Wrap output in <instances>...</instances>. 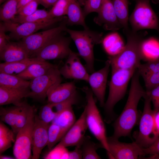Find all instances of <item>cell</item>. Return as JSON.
<instances>
[{
	"instance_id": "28",
	"label": "cell",
	"mask_w": 159,
	"mask_h": 159,
	"mask_svg": "<svg viewBox=\"0 0 159 159\" xmlns=\"http://www.w3.org/2000/svg\"><path fill=\"white\" fill-rule=\"evenodd\" d=\"M114 9L124 30L130 28L128 26L129 0H111Z\"/></svg>"
},
{
	"instance_id": "18",
	"label": "cell",
	"mask_w": 159,
	"mask_h": 159,
	"mask_svg": "<svg viewBox=\"0 0 159 159\" xmlns=\"http://www.w3.org/2000/svg\"><path fill=\"white\" fill-rule=\"evenodd\" d=\"M50 125L42 121L37 115H35L32 135V159H39L42 150L47 146L48 130Z\"/></svg>"
},
{
	"instance_id": "1",
	"label": "cell",
	"mask_w": 159,
	"mask_h": 159,
	"mask_svg": "<svg viewBox=\"0 0 159 159\" xmlns=\"http://www.w3.org/2000/svg\"><path fill=\"white\" fill-rule=\"evenodd\" d=\"M140 76L136 69L131 78L128 97L124 108L113 124L114 131L111 136L113 138L118 139L122 137L129 135L137 122L138 105L140 99L146 94V91L140 84Z\"/></svg>"
},
{
	"instance_id": "56",
	"label": "cell",
	"mask_w": 159,
	"mask_h": 159,
	"mask_svg": "<svg viewBox=\"0 0 159 159\" xmlns=\"http://www.w3.org/2000/svg\"><path fill=\"white\" fill-rule=\"evenodd\" d=\"M155 4L159 3V0H151Z\"/></svg>"
},
{
	"instance_id": "43",
	"label": "cell",
	"mask_w": 159,
	"mask_h": 159,
	"mask_svg": "<svg viewBox=\"0 0 159 159\" xmlns=\"http://www.w3.org/2000/svg\"><path fill=\"white\" fill-rule=\"evenodd\" d=\"M102 0H85L83 10L85 17L93 12L98 13Z\"/></svg>"
},
{
	"instance_id": "26",
	"label": "cell",
	"mask_w": 159,
	"mask_h": 159,
	"mask_svg": "<svg viewBox=\"0 0 159 159\" xmlns=\"http://www.w3.org/2000/svg\"><path fill=\"white\" fill-rule=\"evenodd\" d=\"M143 60L148 61L159 58V39L154 37L143 39L140 44Z\"/></svg>"
},
{
	"instance_id": "34",
	"label": "cell",
	"mask_w": 159,
	"mask_h": 159,
	"mask_svg": "<svg viewBox=\"0 0 159 159\" xmlns=\"http://www.w3.org/2000/svg\"><path fill=\"white\" fill-rule=\"evenodd\" d=\"M51 19L48 11L44 9H37L33 14L28 16L16 15L10 22L21 24L25 22H36Z\"/></svg>"
},
{
	"instance_id": "20",
	"label": "cell",
	"mask_w": 159,
	"mask_h": 159,
	"mask_svg": "<svg viewBox=\"0 0 159 159\" xmlns=\"http://www.w3.org/2000/svg\"><path fill=\"white\" fill-rule=\"evenodd\" d=\"M0 57L4 62H10L21 61L30 57L26 49L21 41L9 42L0 51Z\"/></svg>"
},
{
	"instance_id": "31",
	"label": "cell",
	"mask_w": 159,
	"mask_h": 159,
	"mask_svg": "<svg viewBox=\"0 0 159 159\" xmlns=\"http://www.w3.org/2000/svg\"><path fill=\"white\" fill-rule=\"evenodd\" d=\"M19 0H7L1 6L0 19L4 22H10L17 14Z\"/></svg>"
},
{
	"instance_id": "47",
	"label": "cell",
	"mask_w": 159,
	"mask_h": 159,
	"mask_svg": "<svg viewBox=\"0 0 159 159\" xmlns=\"http://www.w3.org/2000/svg\"><path fill=\"white\" fill-rule=\"evenodd\" d=\"M68 159H82V151L80 146H76L73 150L69 151Z\"/></svg>"
},
{
	"instance_id": "37",
	"label": "cell",
	"mask_w": 159,
	"mask_h": 159,
	"mask_svg": "<svg viewBox=\"0 0 159 159\" xmlns=\"http://www.w3.org/2000/svg\"><path fill=\"white\" fill-rule=\"evenodd\" d=\"M137 69L143 79L151 74L159 72V58L149 60L145 64H140Z\"/></svg>"
},
{
	"instance_id": "3",
	"label": "cell",
	"mask_w": 159,
	"mask_h": 159,
	"mask_svg": "<svg viewBox=\"0 0 159 159\" xmlns=\"http://www.w3.org/2000/svg\"><path fill=\"white\" fill-rule=\"evenodd\" d=\"M137 69H118L112 72L109 95L104 106L105 121L107 123L114 119V107L124 96L129 81Z\"/></svg>"
},
{
	"instance_id": "36",
	"label": "cell",
	"mask_w": 159,
	"mask_h": 159,
	"mask_svg": "<svg viewBox=\"0 0 159 159\" xmlns=\"http://www.w3.org/2000/svg\"><path fill=\"white\" fill-rule=\"evenodd\" d=\"M33 107L23 101L21 110L17 117L15 124L12 130L14 134L17 133L26 124L30 112Z\"/></svg>"
},
{
	"instance_id": "48",
	"label": "cell",
	"mask_w": 159,
	"mask_h": 159,
	"mask_svg": "<svg viewBox=\"0 0 159 159\" xmlns=\"http://www.w3.org/2000/svg\"><path fill=\"white\" fill-rule=\"evenodd\" d=\"M147 94L149 96L152 102H153L159 97V85L149 91H146Z\"/></svg>"
},
{
	"instance_id": "14",
	"label": "cell",
	"mask_w": 159,
	"mask_h": 159,
	"mask_svg": "<svg viewBox=\"0 0 159 159\" xmlns=\"http://www.w3.org/2000/svg\"><path fill=\"white\" fill-rule=\"evenodd\" d=\"M59 71L61 75L66 79L88 82V72L82 63L78 54L72 51Z\"/></svg>"
},
{
	"instance_id": "52",
	"label": "cell",
	"mask_w": 159,
	"mask_h": 159,
	"mask_svg": "<svg viewBox=\"0 0 159 159\" xmlns=\"http://www.w3.org/2000/svg\"><path fill=\"white\" fill-rule=\"evenodd\" d=\"M33 0H19L18 9Z\"/></svg>"
},
{
	"instance_id": "6",
	"label": "cell",
	"mask_w": 159,
	"mask_h": 159,
	"mask_svg": "<svg viewBox=\"0 0 159 159\" xmlns=\"http://www.w3.org/2000/svg\"><path fill=\"white\" fill-rule=\"evenodd\" d=\"M143 98L144 106L140 120L139 130L134 138L135 141L140 146L147 148L159 137V133L155 125L156 113L151 108V100L147 93Z\"/></svg>"
},
{
	"instance_id": "27",
	"label": "cell",
	"mask_w": 159,
	"mask_h": 159,
	"mask_svg": "<svg viewBox=\"0 0 159 159\" xmlns=\"http://www.w3.org/2000/svg\"><path fill=\"white\" fill-rule=\"evenodd\" d=\"M30 81L16 75L0 72V86L17 90L29 89Z\"/></svg>"
},
{
	"instance_id": "33",
	"label": "cell",
	"mask_w": 159,
	"mask_h": 159,
	"mask_svg": "<svg viewBox=\"0 0 159 159\" xmlns=\"http://www.w3.org/2000/svg\"><path fill=\"white\" fill-rule=\"evenodd\" d=\"M14 134L3 123H0V153L1 155L12 145L15 142Z\"/></svg>"
},
{
	"instance_id": "42",
	"label": "cell",
	"mask_w": 159,
	"mask_h": 159,
	"mask_svg": "<svg viewBox=\"0 0 159 159\" xmlns=\"http://www.w3.org/2000/svg\"><path fill=\"white\" fill-rule=\"evenodd\" d=\"M39 4V0H33L18 9L17 15L22 16L30 15L37 10Z\"/></svg>"
},
{
	"instance_id": "8",
	"label": "cell",
	"mask_w": 159,
	"mask_h": 159,
	"mask_svg": "<svg viewBox=\"0 0 159 159\" xmlns=\"http://www.w3.org/2000/svg\"><path fill=\"white\" fill-rule=\"evenodd\" d=\"M35 116V110L33 107L26 124L16 135L13 148V153L15 159L32 158V135Z\"/></svg>"
},
{
	"instance_id": "53",
	"label": "cell",
	"mask_w": 159,
	"mask_h": 159,
	"mask_svg": "<svg viewBox=\"0 0 159 159\" xmlns=\"http://www.w3.org/2000/svg\"><path fill=\"white\" fill-rule=\"evenodd\" d=\"M15 158H14L12 157L6 155H1L0 156V159H13Z\"/></svg>"
},
{
	"instance_id": "57",
	"label": "cell",
	"mask_w": 159,
	"mask_h": 159,
	"mask_svg": "<svg viewBox=\"0 0 159 159\" xmlns=\"http://www.w3.org/2000/svg\"><path fill=\"white\" fill-rule=\"evenodd\" d=\"M7 0H0V4L5 2Z\"/></svg>"
},
{
	"instance_id": "22",
	"label": "cell",
	"mask_w": 159,
	"mask_h": 159,
	"mask_svg": "<svg viewBox=\"0 0 159 159\" xmlns=\"http://www.w3.org/2000/svg\"><path fill=\"white\" fill-rule=\"evenodd\" d=\"M101 43L104 49L109 56H115L120 53L125 45L121 36L115 31L103 37Z\"/></svg>"
},
{
	"instance_id": "54",
	"label": "cell",
	"mask_w": 159,
	"mask_h": 159,
	"mask_svg": "<svg viewBox=\"0 0 159 159\" xmlns=\"http://www.w3.org/2000/svg\"><path fill=\"white\" fill-rule=\"evenodd\" d=\"M80 6H84L85 2V0H77Z\"/></svg>"
},
{
	"instance_id": "12",
	"label": "cell",
	"mask_w": 159,
	"mask_h": 159,
	"mask_svg": "<svg viewBox=\"0 0 159 159\" xmlns=\"http://www.w3.org/2000/svg\"><path fill=\"white\" fill-rule=\"evenodd\" d=\"M71 39L61 34L54 38L34 55L43 61L67 58L72 51L69 48Z\"/></svg>"
},
{
	"instance_id": "35",
	"label": "cell",
	"mask_w": 159,
	"mask_h": 159,
	"mask_svg": "<svg viewBox=\"0 0 159 159\" xmlns=\"http://www.w3.org/2000/svg\"><path fill=\"white\" fill-rule=\"evenodd\" d=\"M66 132L59 126L54 123L50 124L48 130V148L51 149L59 142Z\"/></svg>"
},
{
	"instance_id": "13",
	"label": "cell",
	"mask_w": 159,
	"mask_h": 159,
	"mask_svg": "<svg viewBox=\"0 0 159 159\" xmlns=\"http://www.w3.org/2000/svg\"><path fill=\"white\" fill-rule=\"evenodd\" d=\"M110 158L116 159H137L145 155L143 148L136 142L127 143L111 136L107 137Z\"/></svg>"
},
{
	"instance_id": "17",
	"label": "cell",
	"mask_w": 159,
	"mask_h": 159,
	"mask_svg": "<svg viewBox=\"0 0 159 159\" xmlns=\"http://www.w3.org/2000/svg\"><path fill=\"white\" fill-rule=\"evenodd\" d=\"M110 66V62L107 60L103 67L89 75L87 82L101 107H104L105 103V91Z\"/></svg>"
},
{
	"instance_id": "21",
	"label": "cell",
	"mask_w": 159,
	"mask_h": 159,
	"mask_svg": "<svg viewBox=\"0 0 159 159\" xmlns=\"http://www.w3.org/2000/svg\"><path fill=\"white\" fill-rule=\"evenodd\" d=\"M29 91V89L17 90L0 86V105H19L23 102L22 99L27 97Z\"/></svg>"
},
{
	"instance_id": "16",
	"label": "cell",
	"mask_w": 159,
	"mask_h": 159,
	"mask_svg": "<svg viewBox=\"0 0 159 159\" xmlns=\"http://www.w3.org/2000/svg\"><path fill=\"white\" fill-rule=\"evenodd\" d=\"M88 128L84 110L81 115L67 131L58 144L66 147L80 146Z\"/></svg>"
},
{
	"instance_id": "38",
	"label": "cell",
	"mask_w": 159,
	"mask_h": 159,
	"mask_svg": "<svg viewBox=\"0 0 159 159\" xmlns=\"http://www.w3.org/2000/svg\"><path fill=\"white\" fill-rule=\"evenodd\" d=\"M68 0H58L48 11L49 18L52 19L67 15Z\"/></svg>"
},
{
	"instance_id": "51",
	"label": "cell",
	"mask_w": 159,
	"mask_h": 159,
	"mask_svg": "<svg viewBox=\"0 0 159 159\" xmlns=\"http://www.w3.org/2000/svg\"><path fill=\"white\" fill-rule=\"evenodd\" d=\"M155 121L156 128L159 133V111L155 114Z\"/></svg>"
},
{
	"instance_id": "19",
	"label": "cell",
	"mask_w": 159,
	"mask_h": 159,
	"mask_svg": "<svg viewBox=\"0 0 159 159\" xmlns=\"http://www.w3.org/2000/svg\"><path fill=\"white\" fill-rule=\"evenodd\" d=\"M77 94L73 82L60 83L50 88L47 93L48 102L56 104L64 101Z\"/></svg>"
},
{
	"instance_id": "39",
	"label": "cell",
	"mask_w": 159,
	"mask_h": 159,
	"mask_svg": "<svg viewBox=\"0 0 159 159\" xmlns=\"http://www.w3.org/2000/svg\"><path fill=\"white\" fill-rule=\"evenodd\" d=\"M57 114L53 109V104L48 102L42 107L38 116L39 118L44 122L50 124Z\"/></svg>"
},
{
	"instance_id": "25",
	"label": "cell",
	"mask_w": 159,
	"mask_h": 159,
	"mask_svg": "<svg viewBox=\"0 0 159 159\" xmlns=\"http://www.w3.org/2000/svg\"><path fill=\"white\" fill-rule=\"evenodd\" d=\"M42 60L36 57H29L24 60L0 64V72L17 75L24 71L31 64Z\"/></svg>"
},
{
	"instance_id": "9",
	"label": "cell",
	"mask_w": 159,
	"mask_h": 159,
	"mask_svg": "<svg viewBox=\"0 0 159 159\" xmlns=\"http://www.w3.org/2000/svg\"><path fill=\"white\" fill-rule=\"evenodd\" d=\"M65 16L55 18L36 22L18 24L12 22L0 23V27L6 32H10L9 37L15 39L19 40L35 33L38 31L50 27L57 22H61Z\"/></svg>"
},
{
	"instance_id": "24",
	"label": "cell",
	"mask_w": 159,
	"mask_h": 159,
	"mask_svg": "<svg viewBox=\"0 0 159 159\" xmlns=\"http://www.w3.org/2000/svg\"><path fill=\"white\" fill-rule=\"evenodd\" d=\"M67 15V25H80L84 29H88L85 21V17L83 10L77 0H68Z\"/></svg>"
},
{
	"instance_id": "4",
	"label": "cell",
	"mask_w": 159,
	"mask_h": 159,
	"mask_svg": "<svg viewBox=\"0 0 159 159\" xmlns=\"http://www.w3.org/2000/svg\"><path fill=\"white\" fill-rule=\"evenodd\" d=\"M65 32L74 42L78 50L79 55L84 60L85 67L88 72H95L94 47L95 44L101 43L103 38L102 33L84 29L77 31L67 28Z\"/></svg>"
},
{
	"instance_id": "45",
	"label": "cell",
	"mask_w": 159,
	"mask_h": 159,
	"mask_svg": "<svg viewBox=\"0 0 159 159\" xmlns=\"http://www.w3.org/2000/svg\"><path fill=\"white\" fill-rule=\"evenodd\" d=\"M143 151L145 155H159V137L150 147L143 148Z\"/></svg>"
},
{
	"instance_id": "7",
	"label": "cell",
	"mask_w": 159,
	"mask_h": 159,
	"mask_svg": "<svg viewBox=\"0 0 159 159\" xmlns=\"http://www.w3.org/2000/svg\"><path fill=\"white\" fill-rule=\"evenodd\" d=\"M150 0H136L134 9L128 19L133 31L152 29L159 32L158 18L150 5Z\"/></svg>"
},
{
	"instance_id": "29",
	"label": "cell",
	"mask_w": 159,
	"mask_h": 159,
	"mask_svg": "<svg viewBox=\"0 0 159 159\" xmlns=\"http://www.w3.org/2000/svg\"><path fill=\"white\" fill-rule=\"evenodd\" d=\"M76 121L72 107L57 113L52 123L56 124L67 132Z\"/></svg>"
},
{
	"instance_id": "49",
	"label": "cell",
	"mask_w": 159,
	"mask_h": 159,
	"mask_svg": "<svg viewBox=\"0 0 159 159\" xmlns=\"http://www.w3.org/2000/svg\"><path fill=\"white\" fill-rule=\"evenodd\" d=\"M58 0H39V4L46 8L53 6Z\"/></svg>"
},
{
	"instance_id": "2",
	"label": "cell",
	"mask_w": 159,
	"mask_h": 159,
	"mask_svg": "<svg viewBox=\"0 0 159 159\" xmlns=\"http://www.w3.org/2000/svg\"><path fill=\"white\" fill-rule=\"evenodd\" d=\"M124 31L127 42L123 49L118 54L108 57L112 72L118 69H137L143 60L140 44L145 34L130 28Z\"/></svg>"
},
{
	"instance_id": "44",
	"label": "cell",
	"mask_w": 159,
	"mask_h": 159,
	"mask_svg": "<svg viewBox=\"0 0 159 159\" xmlns=\"http://www.w3.org/2000/svg\"><path fill=\"white\" fill-rule=\"evenodd\" d=\"M146 91H149L159 85V72L154 73L144 79Z\"/></svg>"
},
{
	"instance_id": "5",
	"label": "cell",
	"mask_w": 159,
	"mask_h": 159,
	"mask_svg": "<svg viewBox=\"0 0 159 159\" xmlns=\"http://www.w3.org/2000/svg\"><path fill=\"white\" fill-rule=\"evenodd\" d=\"M85 95L87 104L84 110L88 128L99 141L107 152L109 149L103 121L96 105L91 90L87 87L82 89Z\"/></svg>"
},
{
	"instance_id": "50",
	"label": "cell",
	"mask_w": 159,
	"mask_h": 159,
	"mask_svg": "<svg viewBox=\"0 0 159 159\" xmlns=\"http://www.w3.org/2000/svg\"><path fill=\"white\" fill-rule=\"evenodd\" d=\"M153 102L154 105L153 110L156 113L159 111V97Z\"/></svg>"
},
{
	"instance_id": "55",
	"label": "cell",
	"mask_w": 159,
	"mask_h": 159,
	"mask_svg": "<svg viewBox=\"0 0 159 159\" xmlns=\"http://www.w3.org/2000/svg\"><path fill=\"white\" fill-rule=\"evenodd\" d=\"M147 158L148 159H159V155H151Z\"/></svg>"
},
{
	"instance_id": "41",
	"label": "cell",
	"mask_w": 159,
	"mask_h": 159,
	"mask_svg": "<svg viewBox=\"0 0 159 159\" xmlns=\"http://www.w3.org/2000/svg\"><path fill=\"white\" fill-rule=\"evenodd\" d=\"M78 102L77 94L59 103L53 104V109L57 113L63 110L72 107L76 104Z\"/></svg>"
},
{
	"instance_id": "10",
	"label": "cell",
	"mask_w": 159,
	"mask_h": 159,
	"mask_svg": "<svg viewBox=\"0 0 159 159\" xmlns=\"http://www.w3.org/2000/svg\"><path fill=\"white\" fill-rule=\"evenodd\" d=\"M61 75L56 65L48 72L30 81V91L27 97L38 100H44L52 87L61 82Z\"/></svg>"
},
{
	"instance_id": "30",
	"label": "cell",
	"mask_w": 159,
	"mask_h": 159,
	"mask_svg": "<svg viewBox=\"0 0 159 159\" xmlns=\"http://www.w3.org/2000/svg\"><path fill=\"white\" fill-rule=\"evenodd\" d=\"M98 144L93 141L90 136H85L80 146L82 151V159H101L97 154V150L100 148H102V147L100 143Z\"/></svg>"
},
{
	"instance_id": "23",
	"label": "cell",
	"mask_w": 159,
	"mask_h": 159,
	"mask_svg": "<svg viewBox=\"0 0 159 159\" xmlns=\"http://www.w3.org/2000/svg\"><path fill=\"white\" fill-rule=\"evenodd\" d=\"M55 66L47 61L40 60L31 64L24 71L16 75L25 80H30L46 73Z\"/></svg>"
},
{
	"instance_id": "15",
	"label": "cell",
	"mask_w": 159,
	"mask_h": 159,
	"mask_svg": "<svg viewBox=\"0 0 159 159\" xmlns=\"http://www.w3.org/2000/svg\"><path fill=\"white\" fill-rule=\"evenodd\" d=\"M98 15L94 19L97 24L107 30L116 31L122 28L115 12L111 0H102Z\"/></svg>"
},
{
	"instance_id": "46",
	"label": "cell",
	"mask_w": 159,
	"mask_h": 159,
	"mask_svg": "<svg viewBox=\"0 0 159 159\" xmlns=\"http://www.w3.org/2000/svg\"><path fill=\"white\" fill-rule=\"evenodd\" d=\"M6 32L0 27V51L4 49L10 42L11 39L9 36L5 34Z\"/></svg>"
},
{
	"instance_id": "11",
	"label": "cell",
	"mask_w": 159,
	"mask_h": 159,
	"mask_svg": "<svg viewBox=\"0 0 159 159\" xmlns=\"http://www.w3.org/2000/svg\"><path fill=\"white\" fill-rule=\"evenodd\" d=\"M67 18L65 17L58 26L39 32L35 33L22 39L21 42L26 49L30 57L35 54L48 42L61 34L67 29Z\"/></svg>"
},
{
	"instance_id": "32",
	"label": "cell",
	"mask_w": 159,
	"mask_h": 159,
	"mask_svg": "<svg viewBox=\"0 0 159 159\" xmlns=\"http://www.w3.org/2000/svg\"><path fill=\"white\" fill-rule=\"evenodd\" d=\"M23 102L19 105H14L13 106L7 108L1 107L0 115L1 121L9 125L12 129L14 126Z\"/></svg>"
},
{
	"instance_id": "40",
	"label": "cell",
	"mask_w": 159,
	"mask_h": 159,
	"mask_svg": "<svg viewBox=\"0 0 159 159\" xmlns=\"http://www.w3.org/2000/svg\"><path fill=\"white\" fill-rule=\"evenodd\" d=\"M68 152L66 147L57 144L44 156V158L68 159Z\"/></svg>"
}]
</instances>
